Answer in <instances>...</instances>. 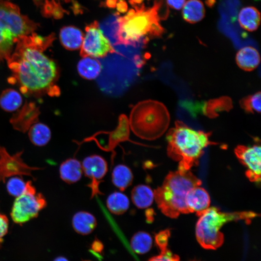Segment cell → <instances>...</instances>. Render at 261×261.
Segmentation results:
<instances>
[{
	"label": "cell",
	"mask_w": 261,
	"mask_h": 261,
	"mask_svg": "<svg viewBox=\"0 0 261 261\" xmlns=\"http://www.w3.org/2000/svg\"><path fill=\"white\" fill-rule=\"evenodd\" d=\"M55 39L53 34L42 37L34 32L20 37L7 60L12 75L9 82L16 84L23 94L40 97L59 96L56 62L44 51Z\"/></svg>",
	"instance_id": "obj_1"
},
{
	"label": "cell",
	"mask_w": 261,
	"mask_h": 261,
	"mask_svg": "<svg viewBox=\"0 0 261 261\" xmlns=\"http://www.w3.org/2000/svg\"><path fill=\"white\" fill-rule=\"evenodd\" d=\"M211 132L196 130L183 122L176 120L166 134L168 156L178 162V170L184 172L198 165L204 149L217 145L209 139Z\"/></svg>",
	"instance_id": "obj_2"
},
{
	"label": "cell",
	"mask_w": 261,
	"mask_h": 261,
	"mask_svg": "<svg viewBox=\"0 0 261 261\" xmlns=\"http://www.w3.org/2000/svg\"><path fill=\"white\" fill-rule=\"evenodd\" d=\"M201 184L202 181L189 170L170 172L161 186L154 190V201L163 214L175 218L181 214L189 213L186 196L191 188Z\"/></svg>",
	"instance_id": "obj_3"
},
{
	"label": "cell",
	"mask_w": 261,
	"mask_h": 261,
	"mask_svg": "<svg viewBox=\"0 0 261 261\" xmlns=\"http://www.w3.org/2000/svg\"><path fill=\"white\" fill-rule=\"evenodd\" d=\"M160 4V2L157 1L153 7L149 8L144 5L137 7L124 16L119 17L116 44L137 45L144 42L147 36L161 35L164 29L159 22Z\"/></svg>",
	"instance_id": "obj_4"
},
{
	"label": "cell",
	"mask_w": 261,
	"mask_h": 261,
	"mask_svg": "<svg viewBox=\"0 0 261 261\" xmlns=\"http://www.w3.org/2000/svg\"><path fill=\"white\" fill-rule=\"evenodd\" d=\"M170 116L161 102L152 100L139 102L131 110L129 124L133 133L146 140L152 141L161 137L167 130Z\"/></svg>",
	"instance_id": "obj_5"
},
{
	"label": "cell",
	"mask_w": 261,
	"mask_h": 261,
	"mask_svg": "<svg viewBox=\"0 0 261 261\" xmlns=\"http://www.w3.org/2000/svg\"><path fill=\"white\" fill-rule=\"evenodd\" d=\"M38 24L21 14L18 7L0 0V61L10 58L18 39L30 34Z\"/></svg>",
	"instance_id": "obj_6"
},
{
	"label": "cell",
	"mask_w": 261,
	"mask_h": 261,
	"mask_svg": "<svg viewBox=\"0 0 261 261\" xmlns=\"http://www.w3.org/2000/svg\"><path fill=\"white\" fill-rule=\"evenodd\" d=\"M259 216L250 211L225 213L216 207H209L199 217L195 228L197 240L203 247L215 249L223 243L224 237L220 230L224 224L240 220L249 222Z\"/></svg>",
	"instance_id": "obj_7"
},
{
	"label": "cell",
	"mask_w": 261,
	"mask_h": 261,
	"mask_svg": "<svg viewBox=\"0 0 261 261\" xmlns=\"http://www.w3.org/2000/svg\"><path fill=\"white\" fill-rule=\"evenodd\" d=\"M46 205V200L41 193H37L31 181L27 182L25 191L15 200L11 211L14 222L22 224L38 216Z\"/></svg>",
	"instance_id": "obj_8"
},
{
	"label": "cell",
	"mask_w": 261,
	"mask_h": 261,
	"mask_svg": "<svg viewBox=\"0 0 261 261\" xmlns=\"http://www.w3.org/2000/svg\"><path fill=\"white\" fill-rule=\"evenodd\" d=\"M82 57L102 58L114 52L111 42L94 21L86 28V33L81 47Z\"/></svg>",
	"instance_id": "obj_9"
},
{
	"label": "cell",
	"mask_w": 261,
	"mask_h": 261,
	"mask_svg": "<svg viewBox=\"0 0 261 261\" xmlns=\"http://www.w3.org/2000/svg\"><path fill=\"white\" fill-rule=\"evenodd\" d=\"M22 153L20 151L11 155L4 147L0 146V181L4 183L6 178L16 175L32 177V171L41 169L24 162L21 158Z\"/></svg>",
	"instance_id": "obj_10"
},
{
	"label": "cell",
	"mask_w": 261,
	"mask_h": 261,
	"mask_svg": "<svg viewBox=\"0 0 261 261\" xmlns=\"http://www.w3.org/2000/svg\"><path fill=\"white\" fill-rule=\"evenodd\" d=\"M261 145H239L234 149V153L246 168V175L251 182H261Z\"/></svg>",
	"instance_id": "obj_11"
},
{
	"label": "cell",
	"mask_w": 261,
	"mask_h": 261,
	"mask_svg": "<svg viewBox=\"0 0 261 261\" xmlns=\"http://www.w3.org/2000/svg\"><path fill=\"white\" fill-rule=\"evenodd\" d=\"M81 163L84 174L91 180L89 186L93 196L99 193V183L108 171L107 162L102 157L92 155L86 157Z\"/></svg>",
	"instance_id": "obj_12"
},
{
	"label": "cell",
	"mask_w": 261,
	"mask_h": 261,
	"mask_svg": "<svg viewBox=\"0 0 261 261\" xmlns=\"http://www.w3.org/2000/svg\"><path fill=\"white\" fill-rule=\"evenodd\" d=\"M186 203L189 213H195L199 217L210 207V196L204 188L196 186L188 192Z\"/></svg>",
	"instance_id": "obj_13"
},
{
	"label": "cell",
	"mask_w": 261,
	"mask_h": 261,
	"mask_svg": "<svg viewBox=\"0 0 261 261\" xmlns=\"http://www.w3.org/2000/svg\"><path fill=\"white\" fill-rule=\"evenodd\" d=\"M59 172L60 177L64 182L69 184L75 183L82 177V163L75 158L68 159L60 165Z\"/></svg>",
	"instance_id": "obj_14"
},
{
	"label": "cell",
	"mask_w": 261,
	"mask_h": 261,
	"mask_svg": "<svg viewBox=\"0 0 261 261\" xmlns=\"http://www.w3.org/2000/svg\"><path fill=\"white\" fill-rule=\"evenodd\" d=\"M235 60L240 68L250 72L258 66L260 62V56L255 48L247 46L242 48L237 52Z\"/></svg>",
	"instance_id": "obj_15"
},
{
	"label": "cell",
	"mask_w": 261,
	"mask_h": 261,
	"mask_svg": "<svg viewBox=\"0 0 261 261\" xmlns=\"http://www.w3.org/2000/svg\"><path fill=\"white\" fill-rule=\"evenodd\" d=\"M72 223L76 232L81 235H87L95 229L97 222L92 214L86 211H80L73 215Z\"/></svg>",
	"instance_id": "obj_16"
},
{
	"label": "cell",
	"mask_w": 261,
	"mask_h": 261,
	"mask_svg": "<svg viewBox=\"0 0 261 261\" xmlns=\"http://www.w3.org/2000/svg\"><path fill=\"white\" fill-rule=\"evenodd\" d=\"M84 35L80 29L73 26L62 28L59 32V40L62 46L69 50L81 48Z\"/></svg>",
	"instance_id": "obj_17"
},
{
	"label": "cell",
	"mask_w": 261,
	"mask_h": 261,
	"mask_svg": "<svg viewBox=\"0 0 261 261\" xmlns=\"http://www.w3.org/2000/svg\"><path fill=\"white\" fill-rule=\"evenodd\" d=\"M131 199L133 204L138 209L147 208L154 201V190L146 185H136L131 191Z\"/></svg>",
	"instance_id": "obj_18"
},
{
	"label": "cell",
	"mask_w": 261,
	"mask_h": 261,
	"mask_svg": "<svg viewBox=\"0 0 261 261\" xmlns=\"http://www.w3.org/2000/svg\"><path fill=\"white\" fill-rule=\"evenodd\" d=\"M238 21L241 27L245 30L250 32L255 31L260 24V13L254 6L245 7L238 14Z\"/></svg>",
	"instance_id": "obj_19"
},
{
	"label": "cell",
	"mask_w": 261,
	"mask_h": 261,
	"mask_svg": "<svg viewBox=\"0 0 261 261\" xmlns=\"http://www.w3.org/2000/svg\"><path fill=\"white\" fill-rule=\"evenodd\" d=\"M232 108L231 99L227 96L210 100L204 103L203 106V114L210 118L218 116L222 112H229Z\"/></svg>",
	"instance_id": "obj_20"
},
{
	"label": "cell",
	"mask_w": 261,
	"mask_h": 261,
	"mask_svg": "<svg viewBox=\"0 0 261 261\" xmlns=\"http://www.w3.org/2000/svg\"><path fill=\"white\" fill-rule=\"evenodd\" d=\"M205 10L200 0H188L182 8V15L184 20L190 24L201 21L205 16Z\"/></svg>",
	"instance_id": "obj_21"
},
{
	"label": "cell",
	"mask_w": 261,
	"mask_h": 261,
	"mask_svg": "<svg viewBox=\"0 0 261 261\" xmlns=\"http://www.w3.org/2000/svg\"><path fill=\"white\" fill-rule=\"evenodd\" d=\"M102 66L99 60L90 57H84L78 62L77 70L83 78L93 80L101 72Z\"/></svg>",
	"instance_id": "obj_22"
},
{
	"label": "cell",
	"mask_w": 261,
	"mask_h": 261,
	"mask_svg": "<svg viewBox=\"0 0 261 261\" xmlns=\"http://www.w3.org/2000/svg\"><path fill=\"white\" fill-rule=\"evenodd\" d=\"M111 176L113 185L121 191L130 186L133 179L131 170L123 164H118L114 168Z\"/></svg>",
	"instance_id": "obj_23"
},
{
	"label": "cell",
	"mask_w": 261,
	"mask_h": 261,
	"mask_svg": "<svg viewBox=\"0 0 261 261\" xmlns=\"http://www.w3.org/2000/svg\"><path fill=\"white\" fill-rule=\"evenodd\" d=\"M28 135L30 142L33 145L38 146H43L50 140L51 131L46 124L36 121L29 128Z\"/></svg>",
	"instance_id": "obj_24"
},
{
	"label": "cell",
	"mask_w": 261,
	"mask_h": 261,
	"mask_svg": "<svg viewBox=\"0 0 261 261\" xmlns=\"http://www.w3.org/2000/svg\"><path fill=\"white\" fill-rule=\"evenodd\" d=\"M106 204L111 213L121 215L129 208L130 200L128 196L122 191H114L107 197Z\"/></svg>",
	"instance_id": "obj_25"
},
{
	"label": "cell",
	"mask_w": 261,
	"mask_h": 261,
	"mask_svg": "<svg viewBox=\"0 0 261 261\" xmlns=\"http://www.w3.org/2000/svg\"><path fill=\"white\" fill-rule=\"evenodd\" d=\"M23 99L21 94L13 88L4 90L0 95V107L7 112H13L22 105Z\"/></svg>",
	"instance_id": "obj_26"
},
{
	"label": "cell",
	"mask_w": 261,
	"mask_h": 261,
	"mask_svg": "<svg viewBox=\"0 0 261 261\" xmlns=\"http://www.w3.org/2000/svg\"><path fill=\"white\" fill-rule=\"evenodd\" d=\"M38 110L33 104H29L27 106L25 105L21 110V113L17 115L16 117H13V125L16 124L14 127L15 128L20 123H21L17 130L23 132V125L25 124V130H29L30 126L34 123L36 122L38 115Z\"/></svg>",
	"instance_id": "obj_27"
},
{
	"label": "cell",
	"mask_w": 261,
	"mask_h": 261,
	"mask_svg": "<svg viewBox=\"0 0 261 261\" xmlns=\"http://www.w3.org/2000/svg\"><path fill=\"white\" fill-rule=\"evenodd\" d=\"M130 244L134 252L138 254H144L148 252L151 248L153 239L148 232L140 231L132 236Z\"/></svg>",
	"instance_id": "obj_28"
},
{
	"label": "cell",
	"mask_w": 261,
	"mask_h": 261,
	"mask_svg": "<svg viewBox=\"0 0 261 261\" xmlns=\"http://www.w3.org/2000/svg\"><path fill=\"white\" fill-rule=\"evenodd\" d=\"M117 15H113L104 20L100 25V28L105 34L113 43L117 44V34L119 28L118 19Z\"/></svg>",
	"instance_id": "obj_29"
},
{
	"label": "cell",
	"mask_w": 261,
	"mask_h": 261,
	"mask_svg": "<svg viewBox=\"0 0 261 261\" xmlns=\"http://www.w3.org/2000/svg\"><path fill=\"white\" fill-rule=\"evenodd\" d=\"M261 94L259 91L242 98L239 102L241 108L249 113H260L261 109Z\"/></svg>",
	"instance_id": "obj_30"
},
{
	"label": "cell",
	"mask_w": 261,
	"mask_h": 261,
	"mask_svg": "<svg viewBox=\"0 0 261 261\" xmlns=\"http://www.w3.org/2000/svg\"><path fill=\"white\" fill-rule=\"evenodd\" d=\"M26 186L27 182L18 175L11 177L6 183L7 192L10 195L16 198L24 192Z\"/></svg>",
	"instance_id": "obj_31"
},
{
	"label": "cell",
	"mask_w": 261,
	"mask_h": 261,
	"mask_svg": "<svg viewBox=\"0 0 261 261\" xmlns=\"http://www.w3.org/2000/svg\"><path fill=\"white\" fill-rule=\"evenodd\" d=\"M40 4L43 14L48 17L60 18L64 12L62 7L59 4L57 0H42Z\"/></svg>",
	"instance_id": "obj_32"
},
{
	"label": "cell",
	"mask_w": 261,
	"mask_h": 261,
	"mask_svg": "<svg viewBox=\"0 0 261 261\" xmlns=\"http://www.w3.org/2000/svg\"><path fill=\"white\" fill-rule=\"evenodd\" d=\"M169 236L170 231L168 230L161 231L156 234L155 241L161 250L166 248Z\"/></svg>",
	"instance_id": "obj_33"
},
{
	"label": "cell",
	"mask_w": 261,
	"mask_h": 261,
	"mask_svg": "<svg viewBox=\"0 0 261 261\" xmlns=\"http://www.w3.org/2000/svg\"><path fill=\"white\" fill-rule=\"evenodd\" d=\"M148 261H179L178 258L167 248L161 250L160 255L149 259Z\"/></svg>",
	"instance_id": "obj_34"
},
{
	"label": "cell",
	"mask_w": 261,
	"mask_h": 261,
	"mask_svg": "<svg viewBox=\"0 0 261 261\" xmlns=\"http://www.w3.org/2000/svg\"><path fill=\"white\" fill-rule=\"evenodd\" d=\"M8 219L6 216L0 213V243L8 232Z\"/></svg>",
	"instance_id": "obj_35"
},
{
	"label": "cell",
	"mask_w": 261,
	"mask_h": 261,
	"mask_svg": "<svg viewBox=\"0 0 261 261\" xmlns=\"http://www.w3.org/2000/svg\"><path fill=\"white\" fill-rule=\"evenodd\" d=\"M186 1V0H166L169 7L176 10L182 9Z\"/></svg>",
	"instance_id": "obj_36"
},
{
	"label": "cell",
	"mask_w": 261,
	"mask_h": 261,
	"mask_svg": "<svg viewBox=\"0 0 261 261\" xmlns=\"http://www.w3.org/2000/svg\"><path fill=\"white\" fill-rule=\"evenodd\" d=\"M54 261H69L68 259L63 257H58Z\"/></svg>",
	"instance_id": "obj_37"
}]
</instances>
